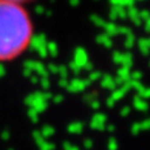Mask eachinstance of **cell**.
Wrapping results in <instances>:
<instances>
[{
    "label": "cell",
    "instance_id": "1",
    "mask_svg": "<svg viewBox=\"0 0 150 150\" xmlns=\"http://www.w3.org/2000/svg\"><path fill=\"white\" fill-rule=\"evenodd\" d=\"M33 25L29 14L20 4L0 0V62L21 55L29 46Z\"/></svg>",
    "mask_w": 150,
    "mask_h": 150
},
{
    "label": "cell",
    "instance_id": "2",
    "mask_svg": "<svg viewBox=\"0 0 150 150\" xmlns=\"http://www.w3.org/2000/svg\"><path fill=\"white\" fill-rule=\"evenodd\" d=\"M9 1H14V3L20 4V3H23V1H25V0H9Z\"/></svg>",
    "mask_w": 150,
    "mask_h": 150
}]
</instances>
